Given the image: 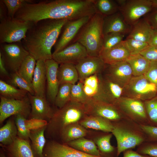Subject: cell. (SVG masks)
I'll list each match as a JSON object with an SVG mask.
<instances>
[{
    "label": "cell",
    "instance_id": "obj_46",
    "mask_svg": "<svg viewBox=\"0 0 157 157\" xmlns=\"http://www.w3.org/2000/svg\"><path fill=\"white\" fill-rule=\"evenodd\" d=\"M144 75L150 82L157 86V61L150 62L149 67Z\"/></svg>",
    "mask_w": 157,
    "mask_h": 157
},
{
    "label": "cell",
    "instance_id": "obj_7",
    "mask_svg": "<svg viewBox=\"0 0 157 157\" xmlns=\"http://www.w3.org/2000/svg\"><path fill=\"white\" fill-rule=\"evenodd\" d=\"M6 66L13 73L18 72L23 62L29 55L22 42L0 44V52Z\"/></svg>",
    "mask_w": 157,
    "mask_h": 157
},
{
    "label": "cell",
    "instance_id": "obj_51",
    "mask_svg": "<svg viewBox=\"0 0 157 157\" xmlns=\"http://www.w3.org/2000/svg\"><path fill=\"white\" fill-rule=\"evenodd\" d=\"M140 152L142 154L148 155L153 157H157V145H151L142 149Z\"/></svg>",
    "mask_w": 157,
    "mask_h": 157
},
{
    "label": "cell",
    "instance_id": "obj_26",
    "mask_svg": "<svg viewBox=\"0 0 157 157\" xmlns=\"http://www.w3.org/2000/svg\"><path fill=\"white\" fill-rule=\"evenodd\" d=\"M46 126L30 131L29 139L35 157H42L43 152L46 143L45 131Z\"/></svg>",
    "mask_w": 157,
    "mask_h": 157
},
{
    "label": "cell",
    "instance_id": "obj_13",
    "mask_svg": "<svg viewBox=\"0 0 157 157\" xmlns=\"http://www.w3.org/2000/svg\"><path fill=\"white\" fill-rule=\"evenodd\" d=\"M42 157H103L87 154L76 149L68 145L54 141L46 143Z\"/></svg>",
    "mask_w": 157,
    "mask_h": 157
},
{
    "label": "cell",
    "instance_id": "obj_48",
    "mask_svg": "<svg viewBox=\"0 0 157 157\" xmlns=\"http://www.w3.org/2000/svg\"><path fill=\"white\" fill-rule=\"evenodd\" d=\"M146 105L149 118L152 121L157 123V100L149 101Z\"/></svg>",
    "mask_w": 157,
    "mask_h": 157
},
{
    "label": "cell",
    "instance_id": "obj_14",
    "mask_svg": "<svg viewBox=\"0 0 157 157\" xmlns=\"http://www.w3.org/2000/svg\"><path fill=\"white\" fill-rule=\"evenodd\" d=\"M105 69L106 76L121 86L125 87L133 76L131 68L126 61L106 64Z\"/></svg>",
    "mask_w": 157,
    "mask_h": 157
},
{
    "label": "cell",
    "instance_id": "obj_5",
    "mask_svg": "<svg viewBox=\"0 0 157 157\" xmlns=\"http://www.w3.org/2000/svg\"><path fill=\"white\" fill-rule=\"evenodd\" d=\"M32 22L15 17L0 22V44L20 42L25 37L28 31L34 25Z\"/></svg>",
    "mask_w": 157,
    "mask_h": 157
},
{
    "label": "cell",
    "instance_id": "obj_30",
    "mask_svg": "<svg viewBox=\"0 0 157 157\" xmlns=\"http://www.w3.org/2000/svg\"><path fill=\"white\" fill-rule=\"evenodd\" d=\"M130 65L133 76L144 75L148 70L150 62L140 53L131 55L126 60Z\"/></svg>",
    "mask_w": 157,
    "mask_h": 157
},
{
    "label": "cell",
    "instance_id": "obj_45",
    "mask_svg": "<svg viewBox=\"0 0 157 157\" xmlns=\"http://www.w3.org/2000/svg\"><path fill=\"white\" fill-rule=\"evenodd\" d=\"M25 122L27 128L30 131L46 126L48 122L45 120L35 118L27 119L25 120Z\"/></svg>",
    "mask_w": 157,
    "mask_h": 157
},
{
    "label": "cell",
    "instance_id": "obj_8",
    "mask_svg": "<svg viewBox=\"0 0 157 157\" xmlns=\"http://www.w3.org/2000/svg\"><path fill=\"white\" fill-rule=\"evenodd\" d=\"M31 106L27 95L22 99H9L0 96V123L12 116L20 115L26 118L30 116Z\"/></svg>",
    "mask_w": 157,
    "mask_h": 157
},
{
    "label": "cell",
    "instance_id": "obj_50",
    "mask_svg": "<svg viewBox=\"0 0 157 157\" xmlns=\"http://www.w3.org/2000/svg\"><path fill=\"white\" fill-rule=\"evenodd\" d=\"M140 128L152 138L157 139V127L141 125Z\"/></svg>",
    "mask_w": 157,
    "mask_h": 157
},
{
    "label": "cell",
    "instance_id": "obj_12",
    "mask_svg": "<svg viewBox=\"0 0 157 157\" xmlns=\"http://www.w3.org/2000/svg\"><path fill=\"white\" fill-rule=\"evenodd\" d=\"M87 56L85 48L78 42L67 46L58 52L52 53V59L59 64L71 63L75 65Z\"/></svg>",
    "mask_w": 157,
    "mask_h": 157
},
{
    "label": "cell",
    "instance_id": "obj_22",
    "mask_svg": "<svg viewBox=\"0 0 157 157\" xmlns=\"http://www.w3.org/2000/svg\"><path fill=\"white\" fill-rule=\"evenodd\" d=\"M130 56L123 41L110 49L102 50L99 57L106 64L112 65L126 61Z\"/></svg>",
    "mask_w": 157,
    "mask_h": 157
},
{
    "label": "cell",
    "instance_id": "obj_9",
    "mask_svg": "<svg viewBox=\"0 0 157 157\" xmlns=\"http://www.w3.org/2000/svg\"><path fill=\"white\" fill-rule=\"evenodd\" d=\"M80 81L82 82L87 104L96 101L108 103L106 95L103 78L101 73L93 75Z\"/></svg>",
    "mask_w": 157,
    "mask_h": 157
},
{
    "label": "cell",
    "instance_id": "obj_27",
    "mask_svg": "<svg viewBox=\"0 0 157 157\" xmlns=\"http://www.w3.org/2000/svg\"><path fill=\"white\" fill-rule=\"evenodd\" d=\"M82 120L80 124L85 128L111 132L114 127L108 120L98 116L89 115Z\"/></svg>",
    "mask_w": 157,
    "mask_h": 157
},
{
    "label": "cell",
    "instance_id": "obj_54",
    "mask_svg": "<svg viewBox=\"0 0 157 157\" xmlns=\"http://www.w3.org/2000/svg\"><path fill=\"white\" fill-rule=\"evenodd\" d=\"M6 67L1 54L0 53V72L1 74L3 76L8 77V74Z\"/></svg>",
    "mask_w": 157,
    "mask_h": 157
},
{
    "label": "cell",
    "instance_id": "obj_37",
    "mask_svg": "<svg viewBox=\"0 0 157 157\" xmlns=\"http://www.w3.org/2000/svg\"><path fill=\"white\" fill-rule=\"evenodd\" d=\"M95 3L98 12L104 17L119 11V7L115 0H95Z\"/></svg>",
    "mask_w": 157,
    "mask_h": 157
},
{
    "label": "cell",
    "instance_id": "obj_21",
    "mask_svg": "<svg viewBox=\"0 0 157 157\" xmlns=\"http://www.w3.org/2000/svg\"><path fill=\"white\" fill-rule=\"evenodd\" d=\"M85 106L86 114L99 116L107 120H116L120 118L117 111L108 103L92 102Z\"/></svg>",
    "mask_w": 157,
    "mask_h": 157
},
{
    "label": "cell",
    "instance_id": "obj_57",
    "mask_svg": "<svg viewBox=\"0 0 157 157\" xmlns=\"http://www.w3.org/2000/svg\"><path fill=\"white\" fill-rule=\"evenodd\" d=\"M0 157H6L2 150L0 151Z\"/></svg>",
    "mask_w": 157,
    "mask_h": 157
},
{
    "label": "cell",
    "instance_id": "obj_35",
    "mask_svg": "<svg viewBox=\"0 0 157 157\" xmlns=\"http://www.w3.org/2000/svg\"><path fill=\"white\" fill-rule=\"evenodd\" d=\"M36 60L30 54L25 59L18 72L26 81L32 84Z\"/></svg>",
    "mask_w": 157,
    "mask_h": 157
},
{
    "label": "cell",
    "instance_id": "obj_4",
    "mask_svg": "<svg viewBox=\"0 0 157 157\" xmlns=\"http://www.w3.org/2000/svg\"><path fill=\"white\" fill-rule=\"evenodd\" d=\"M86 114L85 105L70 101L55 112L45 131L47 137L57 133L67 126L77 123Z\"/></svg>",
    "mask_w": 157,
    "mask_h": 157
},
{
    "label": "cell",
    "instance_id": "obj_3",
    "mask_svg": "<svg viewBox=\"0 0 157 157\" xmlns=\"http://www.w3.org/2000/svg\"><path fill=\"white\" fill-rule=\"evenodd\" d=\"M104 17L98 12L93 15L82 28L75 41L85 48L88 56L99 57L104 38Z\"/></svg>",
    "mask_w": 157,
    "mask_h": 157
},
{
    "label": "cell",
    "instance_id": "obj_53",
    "mask_svg": "<svg viewBox=\"0 0 157 157\" xmlns=\"http://www.w3.org/2000/svg\"><path fill=\"white\" fill-rule=\"evenodd\" d=\"M148 43L150 46L157 47V29H153Z\"/></svg>",
    "mask_w": 157,
    "mask_h": 157
},
{
    "label": "cell",
    "instance_id": "obj_55",
    "mask_svg": "<svg viewBox=\"0 0 157 157\" xmlns=\"http://www.w3.org/2000/svg\"><path fill=\"white\" fill-rule=\"evenodd\" d=\"M123 157H146L142 156L132 151H128L126 152Z\"/></svg>",
    "mask_w": 157,
    "mask_h": 157
},
{
    "label": "cell",
    "instance_id": "obj_33",
    "mask_svg": "<svg viewBox=\"0 0 157 157\" xmlns=\"http://www.w3.org/2000/svg\"><path fill=\"white\" fill-rule=\"evenodd\" d=\"M103 82L106 95L108 103L120 98L122 93V87L106 76L103 78Z\"/></svg>",
    "mask_w": 157,
    "mask_h": 157
},
{
    "label": "cell",
    "instance_id": "obj_39",
    "mask_svg": "<svg viewBox=\"0 0 157 157\" xmlns=\"http://www.w3.org/2000/svg\"><path fill=\"white\" fill-rule=\"evenodd\" d=\"M7 10L8 17L14 18L18 11L26 3L35 2L30 0H2Z\"/></svg>",
    "mask_w": 157,
    "mask_h": 157
},
{
    "label": "cell",
    "instance_id": "obj_25",
    "mask_svg": "<svg viewBox=\"0 0 157 157\" xmlns=\"http://www.w3.org/2000/svg\"><path fill=\"white\" fill-rule=\"evenodd\" d=\"M60 84L68 83L74 84L78 81V76L75 64L63 63L60 64L57 72Z\"/></svg>",
    "mask_w": 157,
    "mask_h": 157
},
{
    "label": "cell",
    "instance_id": "obj_42",
    "mask_svg": "<svg viewBox=\"0 0 157 157\" xmlns=\"http://www.w3.org/2000/svg\"><path fill=\"white\" fill-rule=\"evenodd\" d=\"M125 36L123 34L114 33L104 35L102 50L108 49L118 44L123 40Z\"/></svg>",
    "mask_w": 157,
    "mask_h": 157
},
{
    "label": "cell",
    "instance_id": "obj_24",
    "mask_svg": "<svg viewBox=\"0 0 157 157\" xmlns=\"http://www.w3.org/2000/svg\"><path fill=\"white\" fill-rule=\"evenodd\" d=\"M153 30L151 26L143 17L132 26L126 38L148 43Z\"/></svg>",
    "mask_w": 157,
    "mask_h": 157
},
{
    "label": "cell",
    "instance_id": "obj_29",
    "mask_svg": "<svg viewBox=\"0 0 157 157\" xmlns=\"http://www.w3.org/2000/svg\"><path fill=\"white\" fill-rule=\"evenodd\" d=\"M17 136V130L14 117H12L0 128V146H6L11 144Z\"/></svg>",
    "mask_w": 157,
    "mask_h": 157
},
{
    "label": "cell",
    "instance_id": "obj_47",
    "mask_svg": "<svg viewBox=\"0 0 157 157\" xmlns=\"http://www.w3.org/2000/svg\"><path fill=\"white\" fill-rule=\"evenodd\" d=\"M150 62L157 61V47L149 45L140 53Z\"/></svg>",
    "mask_w": 157,
    "mask_h": 157
},
{
    "label": "cell",
    "instance_id": "obj_15",
    "mask_svg": "<svg viewBox=\"0 0 157 157\" xmlns=\"http://www.w3.org/2000/svg\"><path fill=\"white\" fill-rule=\"evenodd\" d=\"M75 65L78 81H82L92 75L101 73L105 70L106 64L99 57L87 56Z\"/></svg>",
    "mask_w": 157,
    "mask_h": 157
},
{
    "label": "cell",
    "instance_id": "obj_34",
    "mask_svg": "<svg viewBox=\"0 0 157 157\" xmlns=\"http://www.w3.org/2000/svg\"><path fill=\"white\" fill-rule=\"evenodd\" d=\"M121 104L131 113L141 117H146V112L143 104L139 100L135 98H123L121 100Z\"/></svg>",
    "mask_w": 157,
    "mask_h": 157
},
{
    "label": "cell",
    "instance_id": "obj_52",
    "mask_svg": "<svg viewBox=\"0 0 157 157\" xmlns=\"http://www.w3.org/2000/svg\"><path fill=\"white\" fill-rule=\"evenodd\" d=\"M8 17V11L6 7L2 0L0 1V22Z\"/></svg>",
    "mask_w": 157,
    "mask_h": 157
},
{
    "label": "cell",
    "instance_id": "obj_36",
    "mask_svg": "<svg viewBox=\"0 0 157 157\" xmlns=\"http://www.w3.org/2000/svg\"><path fill=\"white\" fill-rule=\"evenodd\" d=\"M72 85L66 83L60 85L54 102L56 106L59 108L63 107L71 101Z\"/></svg>",
    "mask_w": 157,
    "mask_h": 157
},
{
    "label": "cell",
    "instance_id": "obj_10",
    "mask_svg": "<svg viewBox=\"0 0 157 157\" xmlns=\"http://www.w3.org/2000/svg\"><path fill=\"white\" fill-rule=\"evenodd\" d=\"M125 87L133 98L142 99L149 98L150 94L157 91V86L150 82L144 75L133 76Z\"/></svg>",
    "mask_w": 157,
    "mask_h": 157
},
{
    "label": "cell",
    "instance_id": "obj_28",
    "mask_svg": "<svg viewBox=\"0 0 157 157\" xmlns=\"http://www.w3.org/2000/svg\"><path fill=\"white\" fill-rule=\"evenodd\" d=\"M87 131L80 124L77 123L69 125L63 128L60 133L61 139L65 143L83 138Z\"/></svg>",
    "mask_w": 157,
    "mask_h": 157
},
{
    "label": "cell",
    "instance_id": "obj_41",
    "mask_svg": "<svg viewBox=\"0 0 157 157\" xmlns=\"http://www.w3.org/2000/svg\"><path fill=\"white\" fill-rule=\"evenodd\" d=\"M123 42L131 55L139 53L149 45L147 43L130 38H126Z\"/></svg>",
    "mask_w": 157,
    "mask_h": 157
},
{
    "label": "cell",
    "instance_id": "obj_2",
    "mask_svg": "<svg viewBox=\"0 0 157 157\" xmlns=\"http://www.w3.org/2000/svg\"><path fill=\"white\" fill-rule=\"evenodd\" d=\"M68 21L65 19H46L34 24L22 40L23 46L36 61L52 59V48Z\"/></svg>",
    "mask_w": 157,
    "mask_h": 157
},
{
    "label": "cell",
    "instance_id": "obj_17",
    "mask_svg": "<svg viewBox=\"0 0 157 157\" xmlns=\"http://www.w3.org/2000/svg\"><path fill=\"white\" fill-rule=\"evenodd\" d=\"M31 106L30 118L44 120L48 122L54 112L48 104L45 97L28 93Z\"/></svg>",
    "mask_w": 157,
    "mask_h": 157
},
{
    "label": "cell",
    "instance_id": "obj_6",
    "mask_svg": "<svg viewBox=\"0 0 157 157\" xmlns=\"http://www.w3.org/2000/svg\"><path fill=\"white\" fill-rule=\"evenodd\" d=\"M125 22L132 26L153 9L151 0H115Z\"/></svg>",
    "mask_w": 157,
    "mask_h": 157
},
{
    "label": "cell",
    "instance_id": "obj_18",
    "mask_svg": "<svg viewBox=\"0 0 157 157\" xmlns=\"http://www.w3.org/2000/svg\"><path fill=\"white\" fill-rule=\"evenodd\" d=\"M47 82V95L48 100L54 103L60 84L57 77L59 64L53 59L45 61Z\"/></svg>",
    "mask_w": 157,
    "mask_h": 157
},
{
    "label": "cell",
    "instance_id": "obj_49",
    "mask_svg": "<svg viewBox=\"0 0 157 157\" xmlns=\"http://www.w3.org/2000/svg\"><path fill=\"white\" fill-rule=\"evenodd\" d=\"M151 11L143 17L147 20L153 29H157V8Z\"/></svg>",
    "mask_w": 157,
    "mask_h": 157
},
{
    "label": "cell",
    "instance_id": "obj_31",
    "mask_svg": "<svg viewBox=\"0 0 157 157\" xmlns=\"http://www.w3.org/2000/svg\"><path fill=\"white\" fill-rule=\"evenodd\" d=\"M67 143L69 146L78 151L91 155L100 156L96 145L92 140L82 138Z\"/></svg>",
    "mask_w": 157,
    "mask_h": 157
},
{
    "label": "cell",
    "instance_id": "obj_23",
    "mask_svg": "<svg viewBox=\"0 0 157 157\" xmlns=\"http://www.w3.org/2000/svg\"><path fill=\"white\" fill-rule=\"evenodd\" d=\"M46 81V72L45 61L41 60H38L36 61L32 82L35 95L45 97Z\"/></svg>",
    "mask_w": 157,
    "mask_h": 157
},
{
    "label": "cell",
    "instance_id": "obj_1",
    "mask_svg": "<svg viewBox=\"0 0 157 157\" xmlns=\"http://www.w3.org/2000/svg\"><path fill=\"white\" fill-rule=\"evenodd\" d=\"M97 12L95 0H44L25 3L15 17L35 24L46 19L72 21Z\"/></svg>",
    "mask_w": 157,
    "mask_h": 157
},
{
    "label": "cell",
    "instance_id": "obj_11",
    "mask_svg": "<svg viewBox=\"0 0 157 157\" xmlns=\"http://www.w3.org/2000/svg\"><path fill=\"white\" fill-rule=\"evenodd\" d=\"M92 17L85 16L77 19L68 21L64 26L63 32L54 45L53 53L58 52L67 47Z\"/></svg>",
    "mask_w": 157,
    "mask_h": 157
},
{
    "label": "cell",
    "instance_id": "obj_20",
    "mask_svg": "<svg viewBox=\"0 0 157 157\" xmlns=\"http://www.w3.org/2000/svg\"><path fill=\"white\" fill-rule=\"evenodd\" d=\"M30 142L17 136L11 144L1 146L6 157H35Z\"/></svg>",
    "mask_w": 157,
    "mask_h": 157
},
{
    "label": "cell",
    "instance_id": "obj_32",
    "mask_svg": "<svg viewBox=\"0 0 157 157\" xmlns=\"http://www.w3.org/2000/svg\"><path fill=\"white\" fill-rule=\"evenodd\" d=\"M0 93V96L6 98L19 99L25 98L28 93L1 80Z\"/></svg>",
    "mask_w": 157,
    "mask_h": 157
},
{
    "label": "cell",
    "instance_id": "obj_19",
    "mask_svg": "<svg viewBox=\"0 0 157 157\" xmlns=\"http://www.w3.org/2000/svg\"><path fill=\"white\" fill-rule=\"evenodd\" d=\"M131 27L125 22L119 11L104 17L103 24L104 35L113 33H120L125 35H128Z\"/></svg>",
    "mask_w": 157,
    "mask_h": 157
},
{
    "label": "cell",
    "instance_id": "obj_40",
    "mask_svg": "<svg viewBox=\"0 0 157 157\" xmlns=\"http://www.w3.org/2000/svg\"><path fill=\"white\" fill-rule=\"evenodd\" d=\"M71 101L83 104H87V98L84 92L82 81L72 85L71 90Z\"/></svg>",
    "mask_w": 157,
    "mask_h": 157
},
{
    "label": "cell",
    "instance_id": "obj_38",
    "mask_svg": "<svg viewBox=\"0 0 157 157\" xmlns=\"http://www.w3.org/2000/svg\"><path fill=\"white\" fill-rule=\"evenodd\" d=\"M9 84L26 91L32 95H35L32 85L21 76L18 72L13 73L9 80Z\"/></svg>",
    "mask_w": 157,
    "mask_h": 157
},
{
    "label": "cell",
    "instance_id": "obj_44",
    "mask_svg": "<svg viewBox=\"0 0 157 157\" xmlns=\"http://www.w3.org/2000/svg\"><path fill=\"white\" fill-rule=\"evenodd\" d=\"M112 136V134H109L100 137L96 140V143L100 150L106 153L113 151L114 148L110 143Z\"/></svg>",
    "mask_w": 157,
    "mask_h": 157
},
{
    "label": "cell",
    "instance_id": "obj_56",
    "mask_svg": "<svg viewBox=\"0 0 157 157\" xmlns=\"http://www.w3.org/2000/svg\"><path fill=\"white\" fill-rule=\"evenodd\" d=\"M153 8H157V0H151Z\"/></svg>",
    "mask_w": 157,
    "mask_h": 157
},
{
    "label": "cell",
    "instance_id": "obj_16",
    "mask_svg": "<svg viewBox=\"0 0 157 157\" xmlns=\"http://www.w3.org/2000/svg\"><path fill=\"white\" fill-rule=\"evenodd\" d=\"M111 132L117 142V156L127 149L135 147L143 140L140 136L119 127H114Z\"/></svg>",
    "mask_w": 157,
    "mask_h": 157
},
{
    "label": "cell",
    "instance_id": "obj_43",
    "mask_svg": "<svg viewBox=\"0 0 157 157\" xmlns=\"http://www.w3.org/2000/svg\"><path fill=\"white\" fill-rule=\"evenodd\" d=\"M14 116L17 130V136L24 140H30V131L27 129L25 124V121L27 118L20 115Z\"/></svg>",
    "mask_w": 157,
    "mask_h": 157
}]
</instances>
